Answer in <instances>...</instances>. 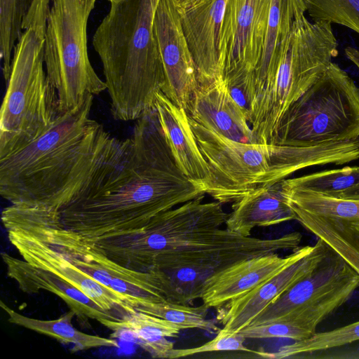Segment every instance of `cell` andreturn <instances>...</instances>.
I'll return each instance as SVG.
<instances>
[{"mask_svg": "<svg viewBox=\"0 0 359 359\" xmlns=\"http://www.w3.org/2000/svg\"><path fill=\"white\" fill-rule=\"evenodd\" d=\"M154 28L164 74L162 93L187 111L198 74L175 0H159Z\"/></svg>", "mask_w": 359, "mask_h": 359, "instance_id": "cell-14", "label": "cell"}, {"mask_svg": "<svg viewBox=\"0 0 359 359\" xmlns=\"http://www.w3.org/2000/svg\"><path fill=\"white\" fill-rule=\"evenodd\" d=\"M359 139V87L332 62L285 112L272 144L309 147Z\"/></svg>", "mask_w": 359, "mask_h": 359, "instance_id": "cell-8", "label": "cell"}, {"mask_svg": "<svg viewBox=\"0 0 359 359\" xmlns=\"http://www.w3.org/2000/svg\"><path fill=\"white\" fill-rule=\"evenodd\" d=\"M211 180L206 190L220 203H234L309 167L344 165L359 158V139L309 147L245 143L224 137L189 118Z\"/></svg>", "mask_w": 359, "mask_h": 359, "instance_id": "cell-4", "label": "cell"}, {"mask_svg": "<svg viewBox=\"0 0 359 359\" xmlns=\"http://www.w3.org/2000/svg\"><path fill=\"white\" fill-rule=\"evenodd\" d=\"M204 196L155 216L133 232L97 240L93 246L129 269L148 271L160 255L183 250L213 236L229 214L217 201L203 202Z\"/></svg>", "mask_w": 359, "mask_h": 359, "instance_id": "cell-9", "label": "cell"}, {"mask_svg": "<svg viewBox=\"0 0 359 359\" xmlns=\"http://www.w3.org/2000/svg\"><path fill=\"white\" fill-rule=\"evenodd\" d=\"M93 95L40 137L0 159V194L13 205L60 210L93 178L117 138L90 118Z\"/></svg>", "mask_w": 359, "mask_h": 359, "instance_id": "cell-2", "label": "cell"}, {"mask_svg": "<svg viewBox=\"0 0 359 359\" xmlns=\"http://www.w3.org/2000/svg\"><path fill=\"white\" fill-rule=\"evenodd\" d=\"M344 52L347 58L352 62L359 70V50L351 46H347L344 49Z\"/></svg>", "mask_w": 359, "mask_h": 359, "instance_id": "cell-34", "label": "cell"}, {"mask_svg": "<svg viewBox=\"0 0 359 359\" xmlns=\"http://www.w3.org/2000/svg\"><path fill=\"white\" fill-rule=\"evenodd\" d=\"M313 245L299 247L286 257L271 253L237 262L211 278L200 299L208 309L219 307L264 283L288 264L309 255Z\"/></svg>", "mask_w": 359, "mask_h": 359, "instance_id": "cell-17", "label": "cell"}, {"mask_svg": "<svg viewBox=\"0 0 359 359\" xmlns=\"http://www.w3.org/2000/svg\"><path fill=\"white\" fill-rule=\"evenodd\" d=\"M100 323L113 331L111 337L135 343L154 358H169L174 344L168 338L177 337L181 330L167 320L136 310Z\"/></svg>", "mask_w": 359, "mask_h": 359, "instance_id": "cell-23", "label": "cell"}, {"mask_svg": "<svg viewBox=\"0 0 359 359\" xmlns=\"http://www.w3.org/2000/svg\"><path fill=\"white\" fill-rule=\"evenodd\" d=\"M302 235L297 231L272 239L243 236L220 229L213 236L183 250L158 256L148 271L156 276L167 302L191 304L200 299L206 283L241 261L294 250Z\"/></svg>", "mask_w": 359, "mask_h": 359, "instance_id": "cell-7", "label": "cell"}, {"mask_svg": "<svg viewBox=\"0 0 359 359\" xmlns=\"http://www.w3.org/2000/svg\"><path fill=\"white\" fill-rule=\"evenodd\" d=\"M281 189L295 220L337 252L359 275V199L332 197L282 184Z\"/></svg>", "mask_w": 359, "mask_h": 359, "instance_id": "cell-13", "label": "cell"}, {"mask_svg": "<svg viewBox=\"0 0 359 359\" xmlns=\"http://www.w3.org/2000/svg\"><path fill=\"white\" fill-rule=\"evenodd\" d=\"M177 165L155 106L118 140L89 184L57 211L64 228L97 240L138 230L157 215L205 196Z\"/></svg>", "mask_w": 359, "mask_h": 359, "instance_id": "cell-1", "label": "cell"}, {"mask_svg": "<svg viewBox=\"0 0 359 359\" xmlns=\"http://www.w3.org/2000/svg\"><path fill=\"white\" fill-rule=\"evenodd\" d=\"M135 310L167 320L181 330L200 329L209 332H219L217 320L207 318L208 308L203 304L200 306L164 302L160 303L143 302Z\"/></svg>", "mask_w": 359, "mask_h": 359, "instance_id": "cell-28", "label": "cell"}, {"mask_svg": "<svg viewBox=\"0 0 359 359\" xmlns=\"http://www.w3.org/2000/svg\"><path fill=\"white\" fill-rule=\"evenodd\" d=\"M33 0H0V56L4 80L9 79L14 48Z\"/></svg>", "mask_w": 359, "mask_h": 359, "instance_id": "cell-29", "label": "cell"}, {"mask_svg": "<svg viewBox=\"0 0 359 359\" xmlns=\"http://www.w3.org/2000/svg\"><path fill=\"white\" fill-rule=\"evenodd\" d=\"M240 332L245 338H285L294 341L305 339L313 334L309 330L287 320H275L259 325H249Z\"/></svg>", "mask_w": 359, "mask_h": 359, "instance_id": "cell-31", "label": "cell"}, {"mask_svg": "<svg viewBox=\"0 0 359 359\" xmlns=\"http://www.w3.org/2000/svg\"><path fill=\"white\" fill-rule=\"evenodd\" d=\"M191 1H194V0H175V2L176 4H181L188 3Z\"/></svg>", "mask_w": 359, "mask_h": 359, "instance_id": "cell-36", "label": "cell"}, {"mask_svg": "<svg viewBox=\"0 0 359 359\" xmlns=\"http://www.w3.org/2000/svg\"><path fill=\"white\" fill-rule=\"evenodd\" d=\"M312 21L346 27L359 34V0H303Z\"/></svg>", "mask_w": 359, "mask_h": 359, "instance_id": "cell-30", "label": "cell"}, {"mask_svg": "<svg viewBox=\"0 0 359 359\" xmlns=\"http://www.w3.org/2000/svg\"><path fill=\"white\" fill-rule=\"evenodd\" d=\"M226 1L194 0L175 4L196 66L198 85L222 78L219 45Z\"/></svg>", "mask_w": 359, "mask_h": 359, "instance_id": "cell-16", "label": "cell"}, {"mask_svg": "<svg viewBox=\"0 0 359 359\" xmlns=\"http://www.w3.org/2000/svg\"><path fill=\"white\" fill-rule=\"evenodd\" d=\"M0 306L11 323L50 337L61 343L72 344L73 352L100 347H118L117 341L111 338L86 334L76 329L72 324L76 314L72 310L57 319L46 320L20 314L3 301H0Z\"/></svg>", "mask_w": 359, "mask_h": 359, "instance_id": "cell-25", "label": "cell"}, {"mask_svg": "<svg viewBox=\"0 0 359 359\" xmlns=\"http://www.w3.org/2000/svg\"><path fill=\"white\" fill-rule=\"evenodd\" d=\"M245 337L239 332L222 333L218 332L216 337L205 344L195 348H173L169 355V359L180 358L198 353L213 351H241L252 352L244 345Z\"/></svg>", "mask_w": 359, "mask_h": 359, "instance_id": "cell-32", "label": "cell"}, {"mask_svg": "<svg viewBox=\"0 0 359 359\" xmlns=\"http://www.w3.org/2000/svg\"><path fill=\"white\" fill-rule=\"evenodd\" d=\"M339 198L359 199V184L342 192Z\"/></svg>", "mask_w": 359, "mask_h": 359, "instance_id": "cell-35", "label": "cell"}, {"mask_svg": "<svg viewBox=\"0 0 359 359\" xmlns=\"http://www.w3.org/2000/svg\"><path fill=\"white\" fill-rule=\"evenodd\" d=\"M8 277L15 280L25 293L46 290L60 297L81 320L90 318L99 323L104 320H120L111 311L103 310L93 299L69 282L48 271L33 266L24 259L1 253Z\"/></svg>", "mask_w": 359, "mask_h": 359, "instance_id": "cell-21", "label": "cell"}, {"mask_svg": "<svg viewBox=\"0 0 359 359\" xmlns=\"http://www.w3.org/2000/svg\"><path fill=\"white\" fill-rule=\"evenodd\" d=\"M305 13L306 7L303 0H271L262 55L247 86L245 97L250 95L271 70L280 48L297 22L305 16Z\"/></svg>", "mask_w": 359, "mask_h": 359, "instance_id": "cell-24", "label": "cell"}, {"mask_svg": "<svg viewBox=\"0 0 359 359\" xmlns=\"http://www.w3.org/2000/svg\"><path fill=\"white\" fill-rule=\"evenodd\" d=\"M51 0H33L23 20L22 31L32 27L45 34Z\"/></svg>", "mask_w": 359, "mask_h": 359, "instance_id": "cell-33", "label": "cell"}, {"mask_svg": "<svg viewBox=\"0 0 359 359\" xmlns=\"http://www.w3.org/2000/svg\"><path fill=\"white\" fill-rule=\"evenodd\" d=\"M154 106L177 165L206 194L211 180L210 169L199 149L187 111L174 104L162 92L156 95Z\"/></svg>", "mask_w": 359, "mask_h": 359, "instance_id": "cell-20", "label": "cell"}, {"mask_svg": "<svg viewBox=\"0 0 359 359\" xmlns=\"http://www.w3.org/2000/svg\"><path fill=\"white\" fill-rule=\"evenodd\" d=\"M44 36L28 27L17 42L0 111V159L43 134L60 114L43 59Z\"/></svg>", "mask_w": 359, "mask_h": 359, "instance_id": "cell-6", "label": "cell"}, {"mask_svg": "<svg viewBox=\"0 0 359 359\" xmlns=\"http://www.w3.org/2000/svg\"><path fill=\"white\" fill-rule=\"evenodd\" d=\"M158 2L112 1L93 35L116 120L136 121L162 92L164 74L154 28Z\"/></svg>", "mask_w": 359, "mask_h": 359, "instance_id": "cell-3", "label": "cell"}, {"mask_svg": "<svg viewBox=\"0 0 359 359\" xmlns=\"http://www.w3.org/2000/svg\"><path fill=\"white\" fill-rule=\"evenodd\" d=\"M337 47L332 24L306 15L297 22L246 106L253 143L272 142L285 112L337 56Z\"/></svg>", "mask_w": 359, "mask_h": 359, "instance_id": "cell-5", "label": "cell"}, {"mask_svg": "<svg viewBox=\"0 0 359 359\" xmlns=\"http://www.w3.org/2000/svg\"><path fill=\"white\" fill-rule=\"evenodd\" d=\"M187 111L190 118L207 129L234 141L253 143L248 112L223 78L198 85Z\"/></svg>", "mask_w": 359, "mask_h": 359, "instance_id": "cell-19", "label": "cell"}, {"mask_svg": "<svg viewBox=\"0 0 359 359\" xmlns=\"http://www.w3.org/2000/svg\"><path fill=\"white\" fill-rule=\"evenodd\" d=\"M358 287V273L326 244L316 266L250 325L287 320L314 334L318 325L344 305Z\"/></svg>", "mask_w": 359, "mask_h": 359, "instance_id": "cell-11", "label": "cell"}, {"mask_svg": "<svg viewBox=\"0 0 359 359\" xmlns=\"http://www.w3.org/2000/svg\"><path fill=\"white\" fill-rule=\"evenodd\" d=\"M97 0H51L44 36L47 76L55 88L60 114L79 105L88 94L107 90L88 53L87 25Z\"/></svg>", "mask_w": 359, "mask_h": 359, "instance_id": "cell-10", "label": "cell"}, {"mask_svg": "<svg viewBox=\"0 0 359 359\" xmlns=\"http://www.w3.org/2000/svg\"><path fill=\"white\" fill-rule=\"evenodd\" d=\"M271 0H227L221 27L219 55L222 78L237 88L261 60Z\"/></svg>", "mask_w": 359, "mask_h": 359, "instance_id": "cell-12", "label": "cell"}, {"mask_svg": "<svg viewBox=\"0 0 359 359\" xmlns=\"http://www.w3.org/2000/svg\"><path fill=\"white\" fill-rule=\"evenodd\" d=\"M2 224L8 232L9 241L25 262L69 282L104 311L118 309L126 313L134 311L120 296L79 270L29 230L8 222Z\"/></svg>", "mask_w": 359, "mask_h": 359, "instance_id": "cell-15", "label": "cell"}, {"mask_svg": "<svg viewBox=\"0 0 359 359\" xmlns=\"http://www.w3.org/2000/svg\"><path fill=\"white\" fill-rule=\"evenodd\" d=\"M280 182L253 191L233 203L226 228L238 235L250 236L255 227L295 219V215L283 194Z\"/></svg>", "mask_w": 359, "mask_h": 359, "instance_id": "cell-22", "label": "cell"}, {"mask_svg": "<svg viewBox=\"0 0 359 359\" xmlns=\"http://www.w3.org/2000/svg\"><path fill=\"white\" fill-rule=\"evenodd\" d=\"M108 1H109V2H111V1H114V0H108Z\"/></svg>", "mask_w": 359, "mask_h": 359, "instance_id": "cell-37", "label": "cell"}, {"mask_svg": "<svg viewBox=\"0 0 359 359\" xmlns=\"http://www.w3.org/2000/svg\"><path fill=\"white\" fill-rule=\"evenodd\" d=\"M359 341V320L332 330L315 332L305 339L281 347L273 353L257 352L268 358H292L299 354L313 353L338 348Z\"/></svg>", "mask_w": 359, "mask_h": 359, "instance_id": "cell-27", "label": "cell"}, {"mask_svg": "<svg viewBox=\"0 0 359 359\" xmlns=\"http://www.w3.org/2000/svg\"><path fill=\"white\" fill-rule=\"evenodd\" d=\"M358 184L359 165L326 170L281 181V184L287 188L309 191L332 197H339L342 192Z\"/></svg>", "mask_w": 359, "mask_h": 359, "instance_id": "cell-26", "label": "cell"}, {"mask_svg": "<svg viewBox=\"0 0 359 359\" xmlns=\"http://www.w3.org/2000/svg\"><path fill=\"white\" fill-rule=\"evenodd\" d=\"M326 243L318 238L313 250L288 264L277 274L244 295L225 304L222 333L239 332L249 326L268 306L311 271L321 258Z\"/></svg>", "mask_w": 359, "mask_h": 359, "instance_id": "cell-18", "label": "cell"}]
</instances>
